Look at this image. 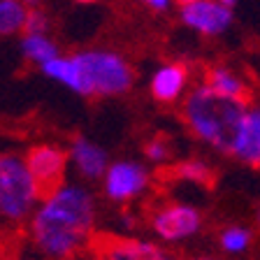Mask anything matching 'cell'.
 Segmentation results:
<instances>
[{"label":"cell","mask_w":260,"mask_h":260,"mask_svg":"<svg viewBox=\"0 0 260 260\" xmlns=\"http://www.w3.org/2000/svg\"><path fill=\"white\" fill-rule=\"evenodd\" d=\"M184 112L190 128L202 140H207L209 144L228 153L233 146L235 133L239 128V121L246 112V105L237 103L233 98L218 95L216 91H211L205 84L188 95Z\"/></svg>","instance_id":"cell-2"},{"label":"cell","mask_w":260,"mask_h":260,"mask_svg":"<svg viewBox=\"0 0 260 260\" xmlns=\"http://www.w3.org/2000/svg\"><path fill=\"white\" fill-rule=\"evenodd\" d=\"M21 51L26 54V58L35 60V63H40V65H44L47 60L58 56L56 44L51 42L44 32H32V35L26 32V38H23V42H21Z\"/></svg>","instance_id":"cell-15"},{"label":"cell","mask_w":260,"mask_h":260,"mask_svg":"<svg viewBox=\"0 0 260 260\" xmlns=\"http://www.w3.org/2000/svg\"><path fill=\"white\" fill-rule=\"evenodd\" d=\"M146 186V172L135 162H114L107 170L105 188L112 200H128Z\"/></svg>","instance_id":"cell-9"},{"label":"cell","mask_w":260,"mask_h":260,"mask_svg":"<svg viewBox=\"0 0 260 260\" xmlns=\"http://www.w3.org/2000/svg\"><path fill=\"white\" fill-rule=\"evenodd\" d=\"M38 200L35 184L26 170V162L14 156L0 158V216L21 221Z\"/></svg>","instance_id":"cell-3"},{"label":"cell","mask_w":260,"mask_h":260,"mask_svg":"<svg viewBox=\"0 0 260 260\" xmlns=\"http://www.w3.org/2000/svg\"><path fill=\"white\" fill-rule=\"evenodd\" d=\"M249 242H251V235L244 228H230V230H225L221 235V246L228 253H242V251H246Z\"/></svg>","instance_id":"cell-17"},{"label":"cell","mask_w":260,"mask_h":260,"mask_svg":"<svg viewBox=\"0 0 260 260\" xmlns=\"http://www.w3.org/2000/svg\"><path fill=\"white\" fill-rule=\"evenodd\" d=\"M40 68H42V72L47 77L60 81L65 86H70L72 91H77L79 95H93L91 81H88L86 72L77 63L75 56H72V58H60V56H56V58L47 60V63L40 65Z\"/></svg>","instance_id":"cell-11"},{"label":"cell","mask_w":260,"mask_h":260,"mask_svg":"<svg viewBox=\"0 0 260 260\" xmlns=\"http://www.w3.org/2000/svg\"><path fill=\"white\" fill-rule=\"evenodd\" d=\"M77 3H84V5H88V3H95V0H77Z\"/></svg>","instance_id":"cell-25"},{"label":"cell","mask_w":260,"mask_h":260,"mask_svg":"<svg viewBox=\"0 0 260 260\" xmlns=\"http://www.w3.org/2000/svg\"><path fill=\"white\" fill-rule=\"evenodd\" d=\"M146 156L153 158V160H162V158L168 156V149H165V144H160V142H151V144L146 146Z\"/></svg>","instance_id":"cell-20"},{"label":"cell","mask_w":260,"mask_h":260,"mask_svg":"<svg viewBox=\"0 0 260 260\" xmlns=\"http://www.w3.org/2000/svg\"><path fill=\"white\" fill-rule=\"evenodd\" d=\"M193 260H216V258H207V255H202V258H193Z\"/></svg>","instance_id":"cell-26"},{"label":"cell","mask_w":260,"mask_h":260,"mask_svg":"<svg viewBox=\"0 0 260 260\" xmlns=\"http://www.w3.org/2000/svg\"><path fill=\"white\" fill-rule=\"evenodd\" d=\"M207 86L211 91H216L218 95H225V98H233L237 103L246 105L249 103V88L244 86V81L239 77H235L230 70L225 68H214L209 70L207 75Z\"/></svg>","instance_id":"cell-14"},{"label":"cell","mask_w":260,"mask_h":260,"mask_svg":"<svg viewBox=\"0 0 260 260\" xmlns=\"http://www.w3.org/2000/svg\"><path fill=\"white\" fill-rule=\"evenodd\" d=\"M26 170L35 184L38 200H47L63 186L65 153L56 146H35L26 158Z\"/></svg>","instance_id":"cell-5"},{"label":"cell","mask_w":260,"mask_h":260,"mask_svg":"<svg viewBox=\"0 0 260 260\" xmlns=\"http://www.w3.org/2000/svg\"><path fill=\"white\" fill-rule=\"evenodd\" d=\"M181 19L202 35H221L233 23V10L223 7L218 0H195L181 5Z\"/></svg>","instance_id":"cell-7"},{"label":"cell","mask_w":260,"mask_h":260,"mask_svg":"<svg viewBox=\"0 0 260 260\" xmlns=\"http://www.w3.org/2000/svg\"><path fill=\"white\" fill-rule=\"evenodd\" d=\"M174 174L181 179H190V181H198V184H209L211 172L207 168L205 162L200 160H188V162H181L174 168Z\"/></svg>","instance_id":"cell-18"},{"label":"cell","mask_w":260,"mask_h":260,"mask_svg":"<svg viewBox=\"0 0 260 260\" xmlns=\"http://www.w3.org/2000/svg\"><path fill=\"white\" fill-rule=\"evenodd\" d=\"M186 86V68L184 65H165L153 75L151 93L160 103H172Z\"/></svg>","instance_id":"cell-12"},{"label":"cell","mask_w":260,"mask_h":260,"mask_svg":"<svg viewBox=\"0 0 260 260\" xmlns=\"http://www.w3.org/2000/svg\"><path fill=\"white\" fill-rule=\"evenodd\" d=\"M77 63L84 68L93 93L100 95H119L130 88L133 70L130 65L112 51H81L75 54Z\"/></svg>","instance_id":"cell-4"},{"label":"cell","mask_w":260,"mask_h":260,"mask_svg":"<svg viewBox=\"0 0 260 260\" xmlns=\"http://www.w3.org/2000/svg\"><path fill=\"white\" fill-rule=\"evenodd\" d=\"M49 28V19L44 12L40 10H30L26 12V21H23V30L28 32V35H32V32H47Z\"/></svg>","instance_id":"cell-19"},{"label":"cell","mask_w":260,"mask_h":260,"mask_svg":"<svg viewBox=\"0 0 260 260\" xmlns=\"http://www.w3.org/2000/svg\"><path fill=\"white\" fill-rule=\"evenodd\" d=\"M218 3H221L223 7H228V10H233V7L237 5V0H218Z\"/></svg>","instance_id":"cell-22"},{"label":"cell","mask_w":260,"mask_h":260,"mask_svg":"<svg viewBox=\"0 0 260 260\" xmlns=\"http://www.w3.org/2000/svg\"><path fill=\"white\" fill-rule=\"evenodd\" d=\"M153 228L162 239H170V242H177V239L190 237L193 233H198L200 228V214L193 209V207L186 205H174L168 209L158 211L153 216Z\"/></svg>","instance_id":"cell-8"},{"label":"cell","mask_w":260,"mask_h":260,"mask_svg":"<svg viewBox=\"0 0 260 260\" xmlns=\"http://www.w3.org/2000/svg\"><path fill=\"white\" fill-rule=\"evenodd\" d=\"M230 153L239 158V160L249 162L251 168H258L260 162V114L255 109H246L239 121V128L235 133Z\"/></svg>","instance_id":"cell-10"},{"label":"cell","mask_w":260,"mask_h":260,"mask_svg":"<svg viewBox=\"0 0 260 260\" xmlns=\"http://www.w3.org/2000/svg\"><path fill=\"white\" fill-rule=\"evenodd\" d=\"M26 5L21 0H0V35L19 32L26 21Z\"/></svg>","instance_id":"cell-16"},{"label":"cell","mask_w":260,"mask_h":260,"mask_svg":"<svg viewBox=\"0 0 260 260\" xmlns=\"http://www.w3.org/2000/svg\"><path fill=\"white\" fill-rule=\"evenodd\" d=\"M23 5H35V3H38V0H21Z\"/></svg>","instance_id":"cell-23"},{"label":"cell","mask_w":260,"mask_h":260,"mask_svg":"<svg viewBox=\"0 0 260 260\" xmlns=\"http://www.w3.org/2000/svg\"><path fill=\"white\" fill-rule=\"evenodd\" d=\"M179 5H188V3H195V0H177Z\"/></svg>","instance_id":"cell-24"},{"label":"cell","mask_w":260,"mask_h":260,"mask_svg":"<svg viewBox=\"0 0 260 260\" xmlns=\"http://www.w3.org/2000/svg\"><path fill=\"white\" fill-rule=\"evenodd\" d=\"M72 158H75L77 168L86 177H100V174L107 170V156L100 146H95L93 142L84 140V137H77L75 144H72Z\"/></svg>","instance_id":"cell-13"},{"label":"cell","mask_w":260,"mask_h":260,"mask_svg":"<svg viewBox=\"0 0 260 260\" xmlns=\"http://www.w3.org/2000/svg\"><path fill=\"white\" fill-rule=\"evenodd\" d=\"M144 5H149L151 10H165L170 5V0H142Z\"/></svg>","instance_id":"cell-21"},{"label":"cell","mask_w":260,"mask_h":260,"mask_svg":"<svg viewBox=\"0 0 260 260\" xmlns=\"http://www.w3.org/2000/svg\"><path fill=\"white\" fill-rule=\"evenodd\" d=\"M93 218L91 195L75 186H60L32 218V237L47 255L68 258L86 242Z\"/></svg>","instance_id":"cell-1"},{"label":"cell","mask_w":260,"mask_h":260,"mask_svg":"<svg viewBox=\"0 0 260 260\" xmlns=\"http://www.w3.org/2000/svg\"><path fill=\"white\" fill-rule=\"evenodd\" d=\"M91 246L98 260H172L153 244L114 237V235H93Z\"/></svg>","instance_id":"cell-6"}]
</instances>
